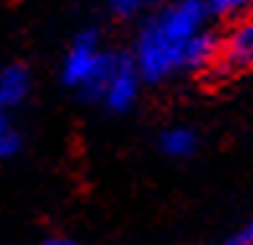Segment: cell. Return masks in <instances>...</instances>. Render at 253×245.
I'll return each instance as SVG.
<instances>
[{"label":"cell","mask_w":253,"mask_h":245,"mask_svg":"<svg viewBox=\"0 0 253 245\" xmlns=\"http://www.w3.org/2000/svg\"><path fill=\"white\" fill-rule=\"evenodd\" d=\"M160 150L168 158H189L197 150V137H194L191 129L173 126V129H166L160 134Z\"/></svg>","instance_id":"cell-9"},{"label":"cell","mask_w":253,"mask_h":245,"mask_svg":"<svg viewBox=\"0 0 253 245\" xmlns=\"http://www.w3.org/2000/svg\"><path fill=\"white\" fill-rule=\"evenodd\" d=\"M117 65H119V54L103 52L101 60H98V65H96V70L90 73V78L83 83V88H80L83 98L98 101V98L106 96V90H109V83H111V78H114V70H117Z\"/></svg>","instance_id":"cell-8"},{"label":"cell","mask_w":253,"mask_h":245,"mask_svg":"<svg viewBox=\"0 0 253 245\" xmlns=\"http://www.w3.org/2000/svg\"><path fill=\"white\" fill-rule=\"evenodd\" d=\"M29 88H31V75L24 65L13 62L3 67V73H0V106L3 109L18 106L29 96Z\"/></svg>","instance_id":"cell-6"},{"label":"cell","mask_w":253,"mask_h":245,"mask_svg":"<svg viewBox=\"0 0 253 245\" xmlns=\"http://www.w3.org/2000/svg\"><path fill=\"white\" fill-rule=\"evenodd\" d=\"M39 245H75L70 238H62V235H49V238H44Z\"/></svg>","instance_id":"cell-14"},{"label":"cell","mask_w":253,"mask_h":245,"mask_svg":"<svg viewBox=\"0 0 253 245\" xmlns=\"http://www.w3.org/2000/svg\"><path fill=\"white\" fill-rule=\"evenodd\" d=\"M220 65L225 70H246L253 65V16L235 23V29L222 41Z\"/></svg>","instance_id":"cell-5"},{"label":"cell","mask_w":253,"mask_h":245,"mask_svg":"<svg viewBox=\"0 0 253 245\" xmlns=\"http://www.w3.org/2000/svg\"><path fill=\"white\" fill-rule=\"evenodd\" d=\"M251 3L253 0H210V10L217 13V16H233V13L243 10Z\"/></svg>","instance_id":"cell-11"},{"label":"cell","mask_w":253,"mask_h":245,"mask_svg":"<svg viewBox=\"0 0 253 245\" xmlns=\"http://www.w3.org/2000/svg\"><path fill=\"white\" fill-rule=\"evenodd\" d=\"M220 54H222V44L217 41V37L210 31H202L183 46V67L202 70L207 65H212Z\"/></svg>","instance_id":"cell-7"},{"label":"cell","mask_w":253,"mask_h":245,"mask_svg":"<svg viewBox=\"0 0 253 245\" xmlns=\"http://www.w3.org/2000/svg\"><path fill=\"white\" fill-rule=\"evenodd\" d=\"M101 49H98V37L96 31H80L70 52L65 54V62H62V80L65 85L70 88H83V83L90 78V73L96 70L98 60H101Z\"/></svg>","instance_id":"cell-3"},{"label":"cell","mask_w":253,"mask_h":245,"mask_svg":"<svg viewBox=\"0 0 253 245\" xmlns=\"http://www.w3.org/2000/svg\"><path fill=\"white\" fill-rule=\"evenodd\" d=\"M140 70H137V62L126 54H119V65L114 70V78L109 83V90L103 101L111 111H126L137 98V88H140Z\"/></svg>","instance_id":"cell-4"},{"label":"cell","mask_w":253,"mask_h":245,"mask_svg":"<svg viewBox=\"0 0 253 245\" xmlns=\"http://www.w3.org/2000/svg\"><path fill=\"white\" fill-rule=\"evenodd\" d=\"M225 245H253V219L246 227H240L233 238H227Z\"/></svg>","instance_id":"cell-13"},{"label":"cell","mask_w":253,"mask_h":245,"mask_svg":"<svg viewBox=\"0 0 253 245\" xmlns=\"http://www.w3.org/2000/svg\"><path fill=\"white\" fill-rule=\"evenodd\" d=\"M134 62H137V70H140L142 80L158 83V80L168 78L173 70L183 67V46L170 41L153 18L145 23L140 37H137Z\"/></svg>","instance_id":"cell-1"},{"label":"cell","mask_w":253,"mask_h":245,"mask_svg":"<svg viewBox=\"0 0 253 245\" xmlns=\"http://www.w3.org/2000/svg\"><path fill=\"white\" fill-rule=\"evenodd\" d=\"M18 150H21V134L8 122H3V126H0V155L13 158Z\"/></svg>","instance_id":"cell-10"},{"label":"cell","mask_w":253,"mask_h":245,"mask_svg":"<svg viewBox=\"0 0 253 245\" xmlns=\"http://www.w3.org/2000/svg\"><path fill=\"white\" fill-rule=\"evenodd\" d=\"M207 8L210 5H204L202 0H178V3L160 10L155 16V23L173 44L186 46L197 34H202Z\"/></svg>","instance_id":"cell-2"},{"label":"cell","mask_w":253,"mask_h":245,"mask_svg":"<svg viewBox=\"0 0 253 245\" xmlns=\"http://www.w3.org/2000/svg\"><path fill=\"white\" fill-rule=\"evenodd\" d=\"M109 5L117 16H132L145 5V0H109Z\"/></svg>","instance_id":"cell-12"}]
</instances>
